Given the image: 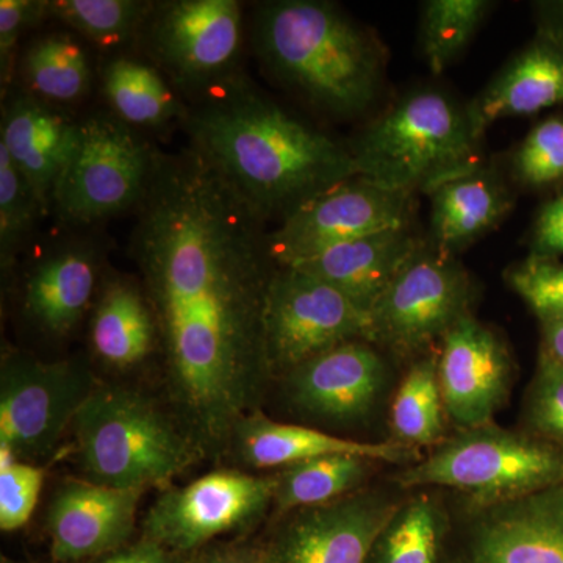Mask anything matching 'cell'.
Instances as JSON below:
<instances>
[{"mask_svg": "<svg viewBox=\"0 0 563 563\" xmlns=\"http://www.w3.org/2000/svg\"><path fill=\"white\" fill-rule=\"evenodd\" d=\"M102 90L111 113L131 128H163L187 118L161 70L135 58L117 57L102 69Z\"/></svg>", "mask_w": 563, "mask_h": 563, "instance_id": "27", "label": "cell"}, {"mask_svg": "<svg viewBox=\"0 0 563 563\" xmlns=\"http://www.w3.org/2000/svg\"><path fill=\"white\" fill-rule=\"evenodd\" d=\"M443 563H563V484L499 503L448 492Z\"/></svg>", "mask_w": 563, "mask_h": 563, "instance_id": "10", "label": "cell"}, {"mask_svg": "<svg viewBox=\"0 0 563 563\" xmlns=\"http://www.w3.org/2000/svg\"><path fill=\"white\" fill-rule=\"evenodd\" d=\"M152 2L141 0H55L47 16L65 22L99 46H121L139 36L150 18Z\"/></svg>", "mask_w": 563, "mask_h": 563, "instance_id": "32", "label": "cell"}, {"mask_svg": "<svg viewBox=\"0 0 563 563\" xmlns=\"http://www.w3.org/2000/svg\"><path fill=\"white\" fill-rule=\"evenodd\" d=\"M539 357L563 365V318H540Z\"/></svg>", "mask_w": 563, "mask_h": 563, "instance_id": "42", "label": "cell"}, {"mask_svg": "<svg viewBox=\"0 0 563 563\" xmlns=\"http://www.w3.org/2000/svg\"><path fill=\"white\" fill-rule=\"evenodd\" d=\"M481 143L466 106L448 92L420 88L393 103L347 146L358 177L413 198L483 165Z\"/></svg>", "mask_w": 563, "mask_h": 563, "instance_id": "4", "label": "cell"}, {"mask_svg": "<svg viewBox=\"0 0 563 563\" xmlns=\"http://www.w3.org/2000/svg\"><path fill=\"white\" fill-rule=\"evenodd\" d=\"M450 528L446 490L409 492L374 542L368 563H443Z\"/></svg>", "mask_w": 563, "mask_h": 563, "instance_id": "26", "label": "cell"}, {"mask_svg": "<svg viewBox=\"0 0 563 563\" xmlns=\"http://www.w3.org/2000/svg\"><path fill=\"white\" fill-rule=\"evenodd\" d=\"M157 342V321L146 295L129 280L107 284L91 321L96 355L114 368H132L150 357Z\"/></svg>", "mask_w": 563, "mask_h": 563, "instance_id": "25", "label": "cell"}, {"mask_svg": "<svg viewBox=\"0 0 563 563\" xmlns=\"http://www.w3.org/2000/svg\"><path fill=\"white\" fill-rule=\"evenodd\" d=\"M563 106V44L536 33L531 43L514 55L470 106L479 139L504 118L529 117Z\"/></svg>", "mask_w": 563, "mask_h": 563, "instance_id": "22", "label": "cell"}, {"mask_svg": "<svg viewBox=\"0 0 563 563\" xmlns=\"http://www.w3.org/2000/svg\"><path fill=\"white\" fill-rule=\"evenodd\" d=\"M252 44L274 79L333 117H357L383 88V46L335 3H262L252 21Z\"/></svg>", "mask_w": 563, "mask_h": 563, "instance_id": "3", "label": "cell"}, {"mask_svg": "<svg viewBox=\"0 0 563 563\" xmlns=\"http://www.w3.org/2000/svg\"><path fill=\"white\" fill-rule=\"evenodd\" d=\"M44 213L35 192L0 146V257L10 263Z\"/></svg>", "mask_w": 563, "mask_h": 563, "instance_id": "34", "label": "cell"}, {"mask_svg": "<svg viewBox=\"0 0 563 563\" xmlns=\"http://www.w3.org/2000/svg\"><path fill=\"white\" fill-rule=\"evenodd\" d=\"M233 442L243 461L254 468H285L328 455H361L402 468L424 457L421 451L393 440L358 442L343 439L306 426L274 421L257 410L239 422L233 432Z\"/></svg>", "mask_w": 563, "mask_h": 563, "instance_id": "20", "label": "cell"}, {"mask_svg": "<svg viewBox=\"0 0 563 563\" xmlns=\"http://www.w3.org/2000/svg\"><path fill=\"white\" fill-rule=\"evenodd\" d=\"M98 284L96 252L69 244L41 258L25 282V313L40 329L68 335L92 301Z\"/></svg>", "mask_w": 563, "mask_h": 563, "instance_id": "24", "label": "cell"}, {"mask_svg": "<svg viewBox=\"0 0 563 563\" xmlns=\"http://www.w3.org/2000/svg\"><path fill=\"white\" fill-rule=\"evenodd\" d=\"M196 563H266L265 547L239 544V547L221 548L203 555Z\"/></svg>", "mask_w": 563, "mask_h": 563, "instance_id": "43", "label": "cell"}, {"mask_svg": "<svg viewBox=\"0 0 563 563\" xmlns=\"http://www.w3.org/2000/svg\"><path fill=\"white\" fill-rule=\"evenodd\" d=\"M22 74L32 95L52 106L79 101L90 88L87 54L68 35L54 33L33 41L22 58Z\"/></svg>", "mask_w": 563, "mask_h": 563, "instance_id": "30", "label": "cell"}, {"mask_svg": "<svg viewBox=\"0 0 563 563\" xmlns=\"http://www.w3.org/2000/svg\"><path fill=\"white\" fill-rule=\"evenodd\" d=\"M46 472L20 461L9 448L0 446V529L24 528L35 512Z\"/></svg>", "mask_w": 563, "mask_h": 563, "instance_id": "36", "label": "cell"}, {"mask_svg": "<svg viewBox=\"0 0 563 563\" xmlns=\"http://www.w3.org/2000/svg\"><path fill=\"white\" fill-rule=\"evenodd\" d=\"M407 493L391 483L295 510L266 544V563H368L374 542Z\"/></svg>", "mask_w": 563, "mask_h": 563, "instance_id": "14", "label": "cell"}, {"mask_svg": "<svg viewBox=\"0 0 563 563\" xmlns=\"http://www.w3.org/2000/svg\"><path fill=\"white\" fill-rule=\"evenodd\" d=\"M492 2L487 0H429L422 3L420 49L426 65L439 76L470 46Z\"/></svg>", "mask_w": 563, "mask_h": 563, "instance_id": "31", "label": "cell"}, {"mask_svg": "<svg viewBox=\"0 0 563 563\" xmlns=\"http://www.w3.org/2000/svg\"><path fill=\"white\" fill-rule=\"evenodd\" d=\"M525 431L563 448V365L539 357L521 412Z\"/></svg>", "mask_w": 563, "mask_h": 563, "instance_id": "35", "label": "cell"}, {"mask_svg": "<svg viewBox=\"0 0 563 563\" xmlns=\"http://www.w3.org/2000/svg\"><path fill=\"white\" fill-rule=\"evenodd\" d=\"M429 244L448 255L472 246L498 228L514 209V192L496 166L483 165L429 192Z\"/></svg>", "mask_w": 563, "mask_h": 563, "instance_id": "23", "label": "cell"}, {"mask_svg": "<svg viewBox=\"0 0 563 563\" xmlns=\"http://www.w3.org/2000/svg\"><path fill=\"white\" fill-rule=\"evenodd\" d=\"M73 422L81 462L96 484L146 490L172 483L199 457L191 437L124 388L91 391Z\"/></svg>", "mask_w": 563, "mask_h": 563, "instance_id": "6", "label": "cell"}, {"mask_svg": "<svg viewBox=\"0 0 563 563\" xmlns=\"http://www.w3.org/2000/svg\"><path fill=\"white\" fill-rule=\"evenodd\" d=\"M179 558V554L143 537L140 542L124 544L120 550L85 563H180Z\"/></svg>", "mask_w": 563, "mask_h": 563, "instance_id": "40", "label": "cell"}, {"mask_svg": "<svg viewBox=\"0 0 563 563\" xmlns=\"http://www.w3.org/2000/svg\"><path fill=\"white\" fill-rule=\"evenodd\" d=\"M191 150L263 221L357 177L350 146L288 113L243 76L202 96L184 121Z\"/></svg>", "mask_w": 563, "mask_h": 563, "instance_id": "2", "label": "cell"}, {"mask_svg": "<svg viewBox=\"0 0 563 563\" xmlns=\"http://www.w3.org/2000/svg\"><path fill=\"white\" fill-rule=\"evenodd\" d=\"M69 363L11 357L0 385V446L18 459L46 454L90 393Z\"/></svg>", "mask_w": 563, "mask_h": 563, "instance_id": "16", "label": "cell"}, {"mask_svg": "<svg viewBox=\"0 0 563 563\" xmlns=\"http://www.w3.org/2000/svg\"><path fill=\"white\" fill-rule=\"evenodd\" d=\"M448 422L435 351L407 365L393 393L390 440L417 451L435 448L448 439Z\"/></svg>", "mask_w": 563, "mask_h": 563, "instance_id": "28", "label": "cell"}, {"mask_svg": "<svg viewBox=\"0 0 563 563\" xmlns=\"http://www.w3.org/2000/svg\"><path fill=\"white\" fill-rule=\"evenodd\" d=\"M532 13L537 33L563 44V0H537Z\"/></svg>", "mask_w": 563, "mask_h": 563, "instance_id": "41", "label": "cell"}, {"mask_svg": "<svg viewBox=\"0 0 563 563\" xmlns=\"http://www.w3.org/2000/svg\"><path fill=\"white\" fill-rule=\"evenodd\" d=\"M412 196L352 177L302 203L268 233L273 262L290 268L372 233L410 225Z\"/></svg>", "mask_w": 563, "mask_h": 563, "instance_id": "12", "label": "cell"}, {"mask_svg": "<svg viewBox=\"0 0 563 563\" xmlns=\"http://www.w3.org/2000/svg\"><path fill=\"white\" fill-rule=\"evenodd\" d=\"M47 14L43 0H2L0 2V74L2 87L13 77L14 51L22 33Z\"/></svg>", "mask_w": 563, "mask_h": 563, "instance_id": "38", "label": "cell"}, {"mask_svg": "<svg viewBox=\"0 0 563 563\" xmlns=\"http://www.w3.org/2000/svg\"><path fill=\"white\" fill-rule=\"evenodd\" d=\"M510 288L540 318H563V261L528 257L506 273Z\"/></svg>", "mask_w": 563, "mask_h": 563, "instance_id": "37", "label": "cell"}, {"mask_svg": "<svg viewBox=\"0 0 563 563\" xmlns=\"http://www.w3.org/2000/svg\"><path fill=\"white\" fill-rule=\"evenodd\" d=\"M276 476L214 472L163 493L144 521V537L176 554L192 553L257 523L274 504Z\"/></svg>", "mask_w": 563, "mask_h": 563, "instance_id": "13", "label": "cell"}, {"mask_svg": "<svg viewBox=\"0 0 563 563\" xmlns=\"http://www.w3.org/2000/svg\"><path fill=\"white\" fill-rule=\"evenodd\" d=\"M426 243L410 225H404L340 244L290 268L336 288L369 317L380 296Z\"/></svg>", "mask_w": 563, "mask_h": 563, "instance_id": "21", "label": "cell"}, {"mask_svg": "<svg viewBox=\"0 0 563 563\" xmlns=\"http://www.w3.org/2000/svg\"><path fill=\"white\" fill-rule=\"evenodd\" d=\"M391 358L366 340L322 352L284 376L292 406L307 417L358 424L372 420L393 384Z\"/></svg>", "mask_w": 563, "mask_h": 563, "instance_id": "15", "label": "cell"}, {"mask_svg": "<svg viewBox=\"0 0 563 563\" xmlns=\"http://www.w3.org/2000/svg\"><path fill=\"white\" fill-rule=\"evenodd\" d=\"M140 35L155 65L187 95L202 98L240 76L243 14L236 0L154 3Z\"/></svg>", "mask_w": 563, "mask_h": 563, "instance_id": "9", "label": "cell"}, {"mask_svg": "<svg viewBox=\"0 0 563 563\" xmlns=\"http://www.w3.org/2000/svg\"><path fill=\"white\" fill-rule=\"evenodd\" d=\"M144 488L68 483L49 509L54 562H90L129 543Z\"/></svg>", "mask_w": 563, "mask_h": 563, "instance_id": "18", "label": "cell"}, {"mask_svg": "<svg viewBox=\"0 0 563 563\" xmlns=\"http://www.w3.org/2000/svg\"><path fill=\"white\" fill-rule=\"evenodd\" d=\"M0 146L46 211L55 181L76 147L79 121L29 92L11 96L2 110Z\"/></svg>", "mask_w": 563, "mask_h": 563, "instance_id": "19", "label": "cell"}, {"mask_svg": "<svg viewBox=\"0 0 563 563\" xmlns=\"http://www.w3.org/2000/svg\"><path fill=\"white\" fill-rule=\"evenodd\" d=\"M263 222L190 147L158 158L132 232L174 398L210 446L255 412L269 377L263 321L277 266Z\"/></svg>", "mask_w": 563, "mask_h": 563, "instance_id": "1", "label": "cell"}, {"mask_svg": "<svg viewBox=\"0 0 563 563\" xmlns=\"http://www.w3.org/2000/svg\"><path fill=\"white\" fill-rule=\"evenodd\" d=\"M474 284L454 255L426 243L369 312V343L407 365L439 350L448 332L472 314Z\"/></svg>", "mask_w": 563, "mask_h": 563, "instance_id": "8", "label": "cell"}, {"mask_svg": "<svg viewBox=\"0 0 563 563\" xmlns=\"http://www.w3.org/2000/svg\"><path fill=\"white\" fill-rule=\"evenodd\" d=\"M437 369L448 421L455 431L495 421L515 377L509 346L473 313L444 335L437 350Z\"/></svg>", "mask_w": 563, "mask_h": 563, "instance_id": "17", "label": "cell"}, {"mask_svg": "<svg viewBox=\"0 0 563 563\" xmlns=\"http://www.w3.org/2000/svg\"><path fill=\"white\" fill-rule=\"evenodd\" d=\"M161 155L113 113L79 121L76 147L52 191L62 221L87 225L141 206Z\"/></svg>", "mask_w": 563, "mask_h": 563, "instance_id": "7", "label": "cell"}, {"mask_svg": "<svg viewBox=\"0 0 563 563\" xmlns=\"http://www.w3.org/2000/svg\"><path fill=\"white\" fill-rule=\"evenodd\" d=\"M391 483L404 492L440 488L472 503L507 501L563 484V448L493 421L455 431Z\"/></svg>", "mask_w": 563, "mask_h": 563, "instance_id": "5", "label": "cell"}, {"mask_svg": "<svg viewBox=\"0 0 563 563\" xmlns=\"http://www.w3.org/2000/svg\"><path fill=\"white\" fill-rule=\"evenodd\" d=\"M377 463L361 455H328L285 466L274 474V506L280 512H295L336 501L365 488Z\"/></svg>", "mask_w": 563, "mask_h": 563, "instance_id": "29", "label": "cell"}, {"mask_svg": "<svg viewBox=\"0 0 563 563\" xmlns=\"http://www.w3.org/2000/svg\"><path fill=\"white\" fill-rule=\"evenodd\" d=\"M263 325L269 376H287L340 344L369 342L368 314L336 288L296 268L274 272Z\"/></svg>", "mask_w": 563, "mask_h": 563, "instance_id": "11", "label": "cell"}, {"mask_svg": "<svg viewBox=\"0 0 563 563\" xmlns=\"http://www.w3.org/2000/svg\"><path fill=\"white\" fill-rule=\"evenodd\" d=\"M512 176L529 190L563 184V114L537 122L518 144L512 155Z\"/></svg>", "mask_w": 563, "mask_h": 563, "instance_id": "33", "label": "cell"}, {"mask_svg": "<svg viewBox=\"0 0 563 563\" xmlns=\"http://www.w3.org/2000/svg\"><path fill=\"white\" fill-rule=\"evenodd\" d=\"M529 257L563 258V188L543 203L533 221Z\"/></svg>", "mask_w": 563, "mask_h": 563, "instance_id": "39", "label": "cell"}]
</instances>
